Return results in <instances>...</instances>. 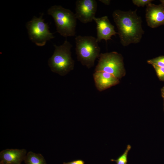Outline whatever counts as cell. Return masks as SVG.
I'll list each match as a JSON object with an SVG mask.
<instances>
[{
  "mask_svg": "<svg viewBox=\"0 0 164 164\" xmlns=\"http://www.w3.org/2000/svg\"><path fill=\"white\" fill-rule=\"evenodd\" d=\"M152 65L154 67L159 80L164 81V67H160L154 64Z\"/></svg>",
  "mask_w": 164,
  "mask_h": 164,
  "instance_id": "15",
  "label": "cell"
},
{
  "mask_svg": "<svg viewBox=\"0 0 164 164\" xmlns=\"http://www.w3.org/2000/svg\"><path fill=\"white\" fill-rule=\"evenodd\" d=\"M53 53L48 60L51 70L61 76L67 74L73 70L74 61L71 57L72 45L67 39L59 46L54 45Z\"/></svg>",
  "mask_w": 164,
  "mask_h": 164,
  "instance_id": "2",
  "label": "cell"
},
{
  "mask_svg": "<svg viewBox=\"0 0 164 164\" xmlns=\"http://www.w3.org/2000/svg\"><path fill=\"white\" fill-rule=\"evenodd\" d=\"M63 164H84V163L82 160H78L69 162H64Z\"/></svg>",
  "mask_w": 164,
  "mask_h": 164,
  "instance_id": "17",
  "label": "cell"
},
{
  "mask_svg": "<svg viewBox=\"0 0 164 164\" xmlns=\"http://www.w3.org/2000/svg\"><path fill=\"white\" fill-rule=\"evenodd\" d=\"M131 148V146L130 145H128L126 149L121 156L116 160L112 159L111 160L115 162L116 164H127L128 153Z\"/></svg>",
  "mask_w": 164,
  "mask_h": 164,
  "instance_id": "13",
  "label": "cell"
},
{
  "mask_svg": "<svg viewBox=\"0 0 164 164\" xmlns=\"http://www.w3.org/2000/svg\"><path fill=\"white\" fill-rule=\"evenodd\" d=\"M26 164H47L43 156L40 154L29 152L24 160Z\"/></svg>",
  "mask_w": 164,
  "mask_h": 164,
  "instance_id": "12",
  "label": "cell"
},
{
  "mask_svg": "<svg viewBox=\"0 0 164 164\" xmlns=\"http://www.w3.org/2000/svg\"><path fill=\"white\" fill-rule=\"evenodd\" d=\"M136 12V9L128 11L117 9L113 13L120 42L124 46L139 43L144 33L141 18L137 15Z\"/></svg>",
  "mask_w": 164,
  "mask_h": 164,
  "instance_id": "1",
  "label": "cell"
},
{
  "mask_svg": "<svg viewBox=\"0 0 164 164\" xmlns=\"http://www.w3.org/2000/svg\"><path fill=\"white\" fill-rule=\"evenodd\" d=\"M54 19L57 32L65 37L75 35L77 18L70 10L61 5H54L47 11Z\"/></svg>",
  "mask_w": 164,
  "mask_h": 164,
  "instance_id": "4",
  "label": "cell"
},
{
  "mask_svg": "<svg viewBox=\"0 0 164 164\" xmlns=\"http://www.w3.org/2000/svg\"><path fill=\"white\" fill-rule=\"evenodd\" d=\"M163 100H164V98H163Z\"/></svg>",
  "mask_w": 164,
  "mask_h": 164,
  "instance_id": "21",
  "label": "cell"
},
{
  "mask_svg": "<svg viewBox=\"0 0 164 164\" xmlns=\"http://www.w3.org/2000/svg\"><path fill=\"white\" fill-rule=\"evenodd\" d=\"M43 15L42 13L39 17L34 16L26 24L30 40L39 46H44L47 41L54 38L49 30L48 24L44 22Z\"/></svg>",
  "mask_w": 164,
  "mask_h": 164,
  "instance_id": "6",
  "label": "cell"
},
{
  "mask_svg": "<svg viewBox=\"0 0 164 164\" xmlns=\"http://www.w3.org/2000/svg\"><path fill=\"white\" fill-rule=\"evenodd\" d=\"M97 89L102 91L118 84L119 79L114 75L104 72H95L93 74Z\"/></svg>",
  "mask_w": 164,
  "mask_h": 164,
  "instance_id": "10",
  "label": "cell"
},
{
  "mask_svg": "<svg viewBox=\"0 0 164 164\" xmlns=\"http://www.w3.org/2000/svg\"><path fill=\"white\" fill-rule=\"evenodd\" d=\"M161 91L162 96L164 98V86L161 89Z\"/></svg>",
  "mask_w": 164,
  "mask_h": 164,
  "instance_id": "19",
  "label": "cell"
},
{
  "mask_svg": "<svg viewBox=\"0 0 164 164\" xmlns=\"http://www.w3.org/2000/svg\"><path fill=\"white\" fill-rule=\"evenodd\" d=\"M148 63L154 64L158 66L164 67V56H161L153 59L148 60Z\"/></svg>",
  "mask_w": 164,
  "mask_h": 164,
  "instance_id": "14",
  "label": "cell"
},
{
  "mask_svg": "<svg viewBox=\"0 0 164 164\" xmlns=\"http://www.w3.org/2000/svg\"><path fill=\"white\" fill-rule=\"evenodd\" d=\"M95 72L102 71L110 73L118 79L126 74L121 54L115 51L100 53Z\"/></svg>",
  "mask_w": 164,
  "mask_h": 164,
  "instance_id": "5",
  "label": "cell"
},
{
  "mask_svg": "<svg viewBox=\"0 0 164 164\" xmlns=\"http://www.w3.org/2000/svg\"><path fill=\"white\" fill-rule=\"evenodd\" d=\"M99 1H100L101 2L103 3V4L106 5H109L110 2V0H99Z\"/></svg>",
  "mask_w": 164,
  "mask_h": 164,
  "instance_id": "18",
  "label": "cell"
},
{
  "mask_svg": "<svg viewBox=\"0 0 164 164\" xmlns=\"http://www.w3.org/2000/svg\"><path fill=\"white\" fill-rule=\"evenodd\" d=\"M75 41L78 60L88 68L93 67L100 54V48L96 38L92 36L79 35L75 38Z\"/></svg>",
  "mask_w": 164,
  "mask_h": 164,
  "instance_id": "3",
  "label": "cell"
},
{
  "mask_svg": "<svg viewBox=\"0 0 164 164\" xmlns=\"http://www.w3.org/2000/svg\"><path fill=\"white\" fill-rule=\"evenodd\" d=\"M153 1L152 0H133V3L138 7H144L151 3Z\"/></svg>",
  "mask_w": 164,
  "mask_h": 164,
  "instance_id": "16",
  "label": "cell"
},
{
  "mask_svg": "<svg viewBox=\"0 0 164 164\" xmlns=\"http://www.w3.org/2000/svg\"><path fill=\"white\" fill-rule=\"evenodd\" d=\"M26 154L25 149L3 150L0 153V164H21Z\"/></svg>",
  "mask_w": 164,
  "mask_h": 164,
  "instance_id": "11",
  "label": "cell"
},
{
  "mask_svg": "<svg viewBox=\"0 0 164 164\" xmlns=\"http://www.w3.org/2000/svg\"><path fill=\"white\" fill-rule=\"evenodd\" d=\"M97 8L95 0H77L76 2V18L83 23L91 22L95 17Z\"/></svg>",
  "mask_w": 164,
  "mask_h": 164,
  "instance_id": "7",
  "label": "cell"
},
{
  "mask_svg": "<svg viewBox=\"0 0 164 164\" xmlns=\"http://www.w3.org/2000/svg\"><path fill=\"white\" fill-rule=\"evenodd\" d=\"M145 17L148 25L152 28L164 25V5L152 3L147 5Z\"/></svg>",
  "mask_w": 164,
  "mask_h": 164,
  "instance_id": "8",
  "label": "cell"
},
{
  "mask_svg": "<svg viewBox=\"0 0 164 164\" xmlns=\"http://www.w3.org/2000/svg\"><path fill=\"white\" fill-rule=\"evenodd\" d=\"M94 20L96 24L97 31L96 39L98 43L102 40H104L106 42L109 40H111L112 36H115L118 34L114 30V27L110 22L107 16H102L100 18L95 17Z\"/></svg>",
  "mask_w": 164,
  "mask_h": 164,
  "instance_id": "9",
  "label": "cell"
},
{
  "mask_svg": "<svg viewBox=\"0 0 164 164\" xmlns=\"http://www.w3.org/2000/svg\"><path fill=\"white\" fill-rule=\"evenodd\" d=\"M160 2H161V4L164 5V0H161Z\"/></svg>",
  "mask_w": 164,
  "mask_h": 164,
  "instance_id": "20",
  "label": "cell"
}]
</instances>
